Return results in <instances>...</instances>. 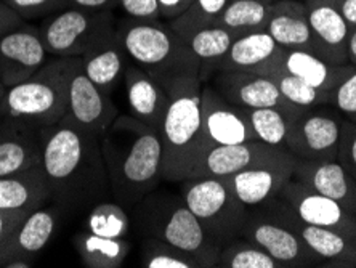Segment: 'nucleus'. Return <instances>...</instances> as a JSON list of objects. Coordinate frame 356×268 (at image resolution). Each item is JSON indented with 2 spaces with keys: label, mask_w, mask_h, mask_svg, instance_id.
<instances>
[{
  "label": "nucleus",
  "mask_w": 356,
  "mask_h": 268,
  "mask_svg": "<svg viewBox=\"0 0 356 268\" xmlns=\"http://www.w3.org/2000/svg\"><path fill=\"white\" fill-rule=\"evenodd\" d=\"M50 203V188L40 164L0 177V209L33 212Z\"/></svg>",
  "instance_id": "26"
},
{
  "label": "nucleus",
  "mask_w": 356,
  "mask_h": 268,
  "mask_svg": "<svg viewBox=\"0 0 356 268\" xmlns=\"http://www.w3.org/2000/svg\"><path fill=\"white\" fill-rule=\"evenodd\" d=\"M28 211H5L0 209V244H5L28 217Z\"/></svg>",
  "instance_id": "42"
},
{
  "label": "nucleus",
  "mask_w": 356,
  "mask_h": 268,
  "mask_svg": "<svg viewBox=\"0 0 356 268\" xmlns=\"http://www.w3.org/2000/svg\"><path fill=\"white\" fill-rule=\"evenodd\" d=\"M8 259V251H7V246L5 244H0V268L3 267L5 262Z\"/></svg>",
  "instance_id": "49"
},
{
  "label": "nucleus",
  "mask_w": 356,
  "mask_h": 268,
  "mask_svg": "<svg viewBox=\"0 0 356 268\" xmlns=\"http://www.w3.org/2000/svg\"><path fill=\"white\" fill-rule=\"evenodd\" d=\"M332 107L337 109L340 114H343L348 120L356 118V66L353 65L352 70L339 86L332 90Z\"/></svg>",
  "instance_id": "39"
},
{
  "label": "nucleus",
  "mask_w": 356,
  "mask_h": 268,
  "mask_svg": "<svg viewBox=\"0 0 356 268\" xmlns=\"http://www.w3.org/2000/svg\"><path fill=\"white\" fill-rule=\"evenodd\" d=\"M113 199L132 211L162 182V141L156 129L134 116H118L102 136Z\"/></svg>",
  "instance_id": "2"
},
{
  "label": "nucleus",
  "mask_w": 356,
  "mask_h": 268,
  "mask_svg": "<svg viewBox=\"0 0 356 268\" xmlns=\"http://www.w3.org/2000/svg\"><path fill=\"white\" fill-rule=\"evenodd\" d=\"M40 167L50 188V203L63 214L90 211L111 199L102 139L65 116L42 129Z\"/></svg>",
  "instance_id": "1"
},
{
  "label": "nucleus",
  "mask_w": 356,
  "mask_h": 268,
  "mask_svg": "<svg viewBox=\"0 0 356 268\" xmlns=\"http://www.w3.org/2000/svg\"><path fill=\"white\" fill-rule=\"evenodd\" d=\"M66 114L99 139L119 116V109L111 100V95L103 92L88 79L82 71L81 63L71 76Z\"/></svg>",
  "instance_id": "17"
},
{
  "label": "nucleus",
  "mask_w": 356,
  "mask_h": 268,
  "mask_svg": "<svg viewBox=\"0 0 356 268\" xmlns=\"http://www.w3.org/2000/svg\"><path fill=\"white\" fill-rule=\"evenodd\" d=\"M24 21H42L50 15L71 7V0H3Z\"/></svg>",
  "instance_id": "38"
},
{
  "label": "nucleus",
  "mask_w": 356,
  "mask_h": 268,
  "mask_svg": "<svg viewBox=\"0 0 356 268\" xmlns=\"http://www.w3.org/2000/svg\"><path fill=\"white\" fill-rule=\"evenodd\" d=\"M296 157L282 146H271L252 140L238 145H213L196 162L190 173L193 177H229L252 167L289 162Z\"/></svg>",
  "instance_id": "11"
},
{
  "label": "nucleus",
  "mask_w": 356,
  "mask_h": 268,
  "mask_svg": "<svg viewBox=\"0 0 356 268\" xmlns=\"http://www.w3.org/2000/svg\"><path fill=\"white\" fill-rule=\"evenodd\" d=\"M201 116L202 132L211 146L257 140L245 109L229 103L211 84H202Z\"/></svg>",
  "instance_id": "16"
},
{
  "label": "nucleus",
  "mask_w": 356,
  "mask_h": 268,
  "mask_svg": "<svg viewBox=\"0 0 356 268\" xmlns=\"http://www.w3.org/2000/svg\"><path fill=\"white\" fill-rule=\"evenodd\" d=\"M313 50L332 65L348 63L350 28L334 0H305Z\"/></svg>",
  "instance_id": "18"
},
{
  "label": "nucleus",
  "mask_w": 356,
  "mask_h": 268,
  "mask_svg": "<svg viewBox=\"0 0 356 268\" xmlns=\"http://www.w3.org/2000/svg\"><path fill=\"white\" fill-rule=\"evenodd\" d=\"M281 49L265 29L241 34L220 61L217 71H255L273 60Z\"/></svg>",
  "instance_id": "28"
},
{
  "label": "nucleus",
  "mask_w": 356,
  "mask_h": 268,
  "mask_svg": "<svg viewBox=\"0 0 356 268\" xmlns=\"http://www.w3.org/2000/svg\"><path fill=\"white\" fill-rule=\"evenodd\" d=\"M296 162L297 159L252 167V169L229 175L228 180L241 201L248 207H255L276 198L281 193L286 183L294 177Z\"/></svg>",
  "instance_id": "22"
},
{
  "label": "nucleus",
  "mask_w": 356,
  "mask_h": 268,
  "mask_svg": "<svg viewBox=\"0 0 356 268\" xmlns=\"http://www.w3.org/2000/svg\"><path fill=\"white\" fill-rule=\"evenodd\" d=\"M180 196L220 248L241 236L249 207L236 196L228 177L186 178L180 182Z\"/></svg>",
  "instance_id": "7"
},
{
  "label": "nucleus",
  "mask_w": 356,
  "mask_h": 268,
  "mask_svg": "<svg viewBox=\"0 0 356 268\" xmlns=\"http://www.w3.org/2000/svg\"><path fill=\"white\" fill-rule=\"evenodd\" d=\"M161 18L170 23L191 7L193 0H158Z\"/></svg>",
  "instance_id": "43"
},
{
  "label": "nucleus",
  "mask_w": 356,
  "mask_h": 268,
  "mask_svg": "<svg viewBox=\"0 0 356 268\" xmlns=\"http://www.w3.org/2000/svg\"><path fill=\"white\" fill-rule=\"evenodd\" d=\"M266 3H275V2H281V0H264Z\"/></svg>",
  "instance_id": "51"
},
{
  "label": "nucleus",
  "mask_w": 356,
  "mask_h": 268,
  "mask_svg": "<svg viewBox=\"0 0 356 268\" xmlns=\"http://www.w3.org/2000/svg\"><path fill=\"white\" fill-rule=\"evenodd\" d=\"M0 120H2V113H0Z\"/></svg>",
  "instance_id": "53"
},
{
  "label": "nucleus",
  "mask_w": 356,
  "mask_h": 268,
  "mask_svg": "<svg viewBox=\"0 0 356 268\" xmlns=\"http://www.w3.org/2000/svg\"><path fill=\"white\" fill-rule=\"evenodd\" d=\"M79 63L81 56H51L26 81L7 87L0 113L39 127L56 124L67 113L71 76Z\"/></svg>",
  "instance_id": "6"
},
{
  "label": "nucleus",
  "mask_w": 356,
  "mask_h": 268,
  "mask_svg": "<svg viewBox=\"0 0 356 268\" xmlns=\"http://www.w3.org/2000/svg\"><path fill=\"white\" fill-rule=\"evenodd\" d=\"M254 72L268 76L273 79L275 84L280 88V92L284 95L286 100H289L292 104L298 108H315V107H332V92L321 90V88L313 87L302 79L289 74V72L281 70L280 66L273 63H266Z\"/></svg>",
  "instance_id": "31"
},
{
  "label": "nucleus",
  "mask_w": 356,
  "mask_h": 268,
  "mask_svg": "<svg viewBox=\"0 0 356 268\" xmlns=\"http://www.w3.org/2000/svg\"><path fill=\"white\" fill-rule=\"evenodd\" d=\"M312 190L334 199L356 214V182L339 161H300L297 159L294 177Z\"/></svg>",
  "instance_id": "20"
},
{
  "label": "nucleus",
  "mask_w": 356,
  "mask_h": 268,
  "mask_svg": "<svg viewBox=\"0 0 356 268\" xmlns=\"http://www.w3.org/2000/svg\"><path fill=\"white\" fill-rule=\"evenodd\" d=\"M119 0H71V7L93 10V12H114Z\"/></svg>",
  "instance_id": "45"
},
{
  "label": "nucleus",
  "mask_w": 356,
  "mask_h": 268,
  "mask_svg": "<svg viewBox=\"0 0 356 268\" xmlns=\"http://www.w3.org/2000/svg\"><path fill=\"white\" fill-rule=\"evenodd\" d=\"M5 90H7V87H5L3 84L0 82V103H2V98H3V93H5Z\"/></svg>",
  "instance_id": "50"
},
{
  "label": "nucleus",
  "mask_w": 356,
  "mask_h": 268,
  "mask_svg": "<svg viewBox=\"0 0 356 268\" xmlns=\"http://www.w3.org/2000/svg\"><path fill=\"white\" fill-rule=\"evenodd\" d=\"M42 129L26 120H0V177L40 164Z\"/></svg>",
  "instance_id": "19"
},
{
  "label": "nucleus",
  "mask_w": 356,
  "mask_h": 268,
  "mask_svg": "<svg viewBox=\"0 0 356 268\" xmlns=\"http://www.w3.org/2000/svg\"><path fill=\"white\" fill-rule=\"evenodd\" d=\"M350 28L356 26V0H334Z\"/></svg>",
  "instance_id": "46"
},
{
  "label": "nucleus",
  "mask_w": 356,
  "mask_h": 268,
  "mask_svg": "<svg viewBox=\"0 0 356 268\" xmlns=\"http://www.w3.org/2000/svg\"><path fill=\"white\" fill-rule=\"evenodd\" d=\"M207 84L229 103L244 109L281 108L297 114L303 108L292 104L280 92L273 79L254 71H217Z\"/></svg>",
  "instance_id": "14"
},
{
  "label": "nucleus",
  "mask_w": 356,
  "mask_h": 268,
  "mask_svg": "<svg viewBox=\"0 0 356 268\" xmlns=\"http://www.w3.org/2000/svg\"><path fill=\"white\" fill-rule=\"evenodd\" d=\"M86 230L108 238H127L130 231V215L127 207L116 199H104L88 211Z\"/></svg>",
  "instance_id": "33"
},
{
  "label": "nucleus",
  "mask_w": 356,
  "mask_h": 268,
  "mask_svg": "<svg viewBox=\"0 0 356 268\" xmlns=\"http://www.w3.org/2000/svg\"><path fill=\"white\" fill-rule=\"evenodd\" d=\"M255 207H261L264 211L280 219L281 222L289 225L310 246L312 251L321 257L324 265L356 267V238L303 222L280 196Z\"/></svg>",
  "instance_id": "12"
},
{
  "label": "nucleus",
  "mask_w": 356,
  "mask_h": 268,
  "mask_svg": "<svg viewBox=\"0 0 356 268\" xmlns=\"http://www.w3.org/2000/svg\"><path fill=\"white\" fill-rule=\"evenodd\" d=\"M241 236L264 248L282 268L324 265L321 257L315 254L289 225L261 207H249Z\"/></svg>",
  "instance_id": "10"
},
{
  "label": "nucleus",
  "mask_w": 356,
  "mask_h": 268,
  "mask_svg": "<svg viewBox=\"0 0 356 268\" xmlns=\"http://www.w3.org/2000/svg\"><path fill=\"white\" fill-rule=\"evenodd\" d=\"M23 18L10 7L8 3H5L3 0H0V38L12 31L23 23Z\"/></svg>",
  "instance_id": "44"
},
{
  "label": "nucleus",
  "mask_w": 356,
  "mask_h": 268,
  "mask_svg": "<svg viewBox=\"0 0 356 268\" xmlns=\"http://www.w3.org/2000/svg\"><path fill=\"white\" fill-rule=\"evenodd\" d=\"M245 113H248L250 125H252V130L259 141L284 148L291 120L302 111L292 114L281 108H254L245 109Z\"/></svg>",
  "instance_id": "35"
},
{
  "label": "nucleus",
  "mask_w": 356,
  "mask_h": 268,
  "mask_svg": "<svg viewBox=\"0 0 356 268\" xmlns=\"http://www.w3.org/2000/svg\"><path fill=\"white\" fill-rule=\"evenodd\" d=\"M50 58L39 26L23 21L0 38V82L5 87L17 86L39 71Z\"/></svg>",
  "instance_id": "13"
},
{
  "label": "nucleus",
  "mask_w": 356,
  "mask_h": 268,
  "mask_svg": "<svg viewBox=\"0 0 356 268\" xmlns=\"http://www.w3.org/2000/svg\"><path fill=\"white\" fill-rule=\"evenodd\" d=\"M337 161L356 182V124L347 118L343 119Z\"/></svg>",
  "instance_id": "40"
},
{
  "label": "nucleus",
  "mask_w": 356,
  "mask_h": 268,
  "mask_svg": "<svg viewBox=\"0 0 356 268\" xmlns=\"http://www.w3.org/2000/svg\"><path fill=\"white\" fill-rule=\"evenodd\" d=\"M342 125L336 108H305L291 120L284 148L300 161H337Z\"/></svg>",
  "instance_id": "9"
},
{
  "label": "nucleus",
  "mask_w": 356,
  "mask_h": 268,
  "mask_svg": "<svg viewBox=\"0 0 356 268\" xmlns=\"http://www.w3.org/2000/svg\"><path fill=\"white\" fill-rule=\"evenodd\" d=\"M72 243L82 264L88 268H119L132 249L127 238H108L88 230L76 233Z\"/></svg>",
  "instance_id": "30"
},
{
  "label": "nucleus",
  "mask_w": 356,
  "mask_h": 268,
  "mask_svg": "<svg viewBox=\"0 0 356 268\" xmlns=\"http://www.w3.org/2000/svg\"><path fill=\"white\" fill-rule=\"evenodd\" d=\"M265 31L282 49L308 50L315 54L305 2L281 0L271 3V13Z\"/></svg>",
  "instance_id": "24"
},
{
  "label": "nucleus",
  "mask_w": 356,
  "mask_h": 268,
  "mask_svg": "<svg viewBox=\"0 0 356 268\" xmlns=\"http://www.w3.org/2000/svg\"><path fill=\"white\" fill-rule=\"evenodd\" d=\"M141 236H153L191 254L202 268L217 267L220 246L209 238L181 196L156 188L132 207Z\"/></svg>",
  "instance_id": "4"
},
{
  "label": "nucleus",
  "mask_w": 356,
  "mask_h": 268,
  "mask_svg": "<svg viewBox=\"0 0 356 268\" xmlns=\"http://www.w3.org/2000/svg\"><path fill=\"white\" fill-rule=\"evenodd\" d=\"M127 58L118 33L114 31L81 56V66L95 86L111 95L124 81Z\"/></svg>",
  "instance_id": "23"
},
{
  "label": "nucleus",
  "mask_w": 356,
  "mask_h": 268,
  "mask_svg": "<svg viewBox=\"0 0 356 268\" xmlns=\"http://www.w3.org/2000/svg\"><path fill=\"white\" fill-rule=\"evenodd\" d=\"M236 38V33L220 24L206 26L186 36L185 42L199 61V77L202 84H207L216 74L220 61L227 55Z\"/></svg>",
  "instance_id": "29"
},
{
  "label": "nucleus",
  "mask_w": 356,
  "mask_h": 268,
  "mask_svg": "<svg viewBox=\"0 0 356 268\" xmlns=\"http://www.w3.org/2000/svg\"><path fill=\"white\" fill-rule=\"evenodd\" d=\"M271 13V3L264 0H229L216 24L223 26L238 36L266 28Z\"/></svg>",
  "instance_id": "32"
},
{
  "label": "nucleus",
  "mask_w": 356,
  "mask_h": 268,
  "mask_svg": "<svg viewBox=\"0 0 356 268\" xmlns=\"http://www.w3.org/2000/svg\"><path fill=\"white\" fill-rule=\"evenodd\" d=\"M271 63L280 66L281 70L289 72L313 87L321 90L332 92L339 86V82L352 70V63L347 65H332L318 55L308 50H287L281 49Z\"/></svg>",
  "instance_id": "25"
},
{
  "label": "nucleus",
  "mask_w": 356,
  "mask_h": 268,
  "mask_svg": "<svg viewBox=\"0 0 356 268\" xmlns=\"http://www.w3.org/2000/svg\"><path fill=\"white\" fill-rule=\"evenodd\" d=\"M116 33L129 60L156 79L162 87L172 79L199 72V61L185 39L167 21H116Z\"/></svg>",
  "instance_id": "5"
},
{
  "label": "nucleus",
  "mask_w": 356,
  "mask_h": 268,
  "mask_svg": "<svg viewBox=\"0 0 356 268\" xmlns=\"http://www.w3.org/2000/svg\"><path fill=\"white\" fill-rule=\"evenodd\" d=\"M140 264L145 268H202L201 264L188 252L172 246L165 241L141 236Z\"/></svg>",
  "instance_id": "36"
},
{
  "label": "nucleus",
  "mask_w": 356,
  "mask_h": 268,
  "mask_svg": "<svg viewBox=\"0 0 356 268\" xmlns=\"http://www.w3.org/2000/svg\"><path fill=\"white\" fill-rule=\"evenodd\" d=\"M352 123H355V124H356V118H355V119H353V120H352Z\"/></svg>",
  "instance_id": "52"
},
{
  "label": "nucleus",
  "mask_w": 356,
  "mask_h": 268,
  "mask_svg": "<svg viewBox=\"0 0 356 268\" xmlns=\"http://www.w3.org/2000/svg\"><path fill=\"white\" fill-rule=\"evenodd\" d=\"M124 84L130 116L159 132L162 119L169 107V95L164 87L135 63L125 68Z\"/></svg>",
  "instance_id": "21"
},
{
  "label": "nucleus",
  "mask_w": 356,
  "mask_h": 268,
  "mask_svg": "<svg viewBox=\"0 0 356 268\" xmlns=\"http://www.w3.org/2000/svg\"><path fill=\"white\" fill-rule=\"evenodd\" d=\"M217 268H282V265L259 244L238 236L220 249Z\"/></svg>",
  "instance_id": "34"
},
{
  "label": "nucleus",
  "mask_w": 356,
  "mask_h": 268,
  "mask_svg": "<svg viewBox=\"0 0 356 268\" xmlns=\"http://www.w3.org/2000/svg\"><path fill=\"white\" fill-rule=\"evenodd\" d=\"M348 63L356 66V26L350 31L348 38Z\"/></svg>",
  "instance_id": "48"
},
{
  "label": "nucleus",
  "mask_w": 356,
  "mask_h": 268,
  "mask_svg": "<svg viewBox=\"0 0 356 268\" xmlns=\"http://www.w3.org/2000/svg\"><path fill=\"white\" fill-rule=\"evenodd\" d=\"M303 222L356 238V214L334 199L291 178L277 194Z\"/></svg>",
  "instance_id": "15"
},
{
  "label": "nucleus",
  "mask_w": 356,
  "mask_h": 268,
  "mask_svg": "<svg viewBox=\"0 0 356 268\" xmlns=\"http://www.w3.org/2000/svg\"><path fill=\"white\" fill-rule=\"evenodd\" d=\"M34 265V260L23 259V257H12L5 262L2 268H31Z\"/></svg>",
  "instance_id": "47"
},
{
  "label": "nucleus",
  "mask_w": 356,
  "mask_h": 268,
  "mask_svg": "<svg viewBox=\"0 0 356 268\" xmlns=\"http://www.w3.org/2000/svg\"><path fill=\"white\" fill-rule=\"evenodd\" d=\"M201 88L199 72L175 77L164 86L169 107L159 129L162 180L180 183L190 178L193 167L211 148L202 132Z\"/></svg>",
  "instance_id": "3"
},
{
  "label": "nucleus",
  "mask_w": 356,
  "mask_h": 268,
  "mask_svg": "<svg viewBox=\"0 0 356 268\" xmlns=\"http://www.w3.org/2000/svg\"><path fill=\"white\" fill-rule=\"evenodd\" d=\"M228 2L229 0H193L191 7L185 13L170 21V28L185 39L197 29L216 24Z\"/></svg>",
  "instance_id": "37"
},
{
  "label": "nucleus",
  "mask_w": 356,
  "mask_h": 268,
  "mask_svg": "<svg viewBox=\"0 0 356 268\" xmlns=\"http://www.w3.org/2000/svg\"><path fill=\"white\" fill-rule=\"evenodd\" d=\"M61 214V209L55 204H51V206L45 204V206L29 212L21 227L17 230V233L5 243L8 251V259L23 257V259L35 260V257L54 238Z\"/></svg>",
  "instance_id": "27"
},
{
  "label": "nucleus",
  "mask_w": 356,
  "mask_h": 268,
  "mask_svg": "<svg viewBox=\"0 0 356 268\" xmlns=\"http://www.w3.org/2000/svg\"><path fill=\"white\" fill-rule=\"evenodd\" d=\"M114 12L67 7L40 21L39 31L51 56H82L116 31Z\"/></svg>",
  "instance_id": "8"
},
{
  "label": "nucleus",
  "mask_w": 356,
  "mask_h": 268,
  "mask_svg": "<svg viewBox=\"0 0 356 268\" xmlns=\"http://www.w3.org/2000/svg\"><path fill=\"white\" fill-rule=\"evenodd\" d=\"M118 8L122 10L125 17L132 19H140V21L162 19L158 0H119Z\"/></svg>",
  "instance_id": "41"
}]
</instances>
